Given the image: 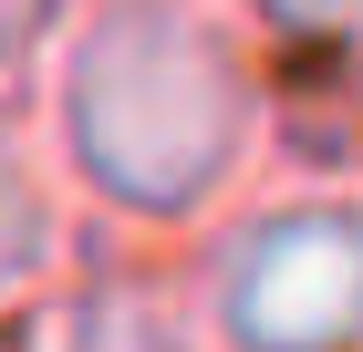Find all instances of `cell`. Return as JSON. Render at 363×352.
<instances>
[{"label":"cell","mask_w":363,"mask_h":352,"mask_svg":"<svg viewBox=\"0 0 363 352\" xmlns=\"http://www.w3.org/2000/svg\"><path fill=\"white\" fill-rule=\"evenodd\" d=\"M259 11H280L291 31H363V0H259Z\"/></svg>","instance_id":"4"},{"label":"cell","mask_w":363,"mask_h":352,"mask_svg":"<svg viewBox=\"0 0 363 352\" xmlns=\"http://www.w3.org/2000/svg\"><path fill=\"white\" fill-rule=\"evenodd\" d=\"M42 259H52V208H42V187H31V166L0 145V290H21Z\"/></svg>","instance_id":"3"},{"label":"cell","mask_w":363,"mask_h":352,"mask_svg":"<svg viewBox=\"0 0 363 352\" xmlns=\"http://www.w3.org/2000/svg\"><path fill=\"white\" fill-rule=\"evenodd\" d=\"M218 322L239 352H353L363 342V208L301 197L239 228L218 270Z\"/></svg>","instance_id":"2"},{"label":"cell","mask_w":363,"mask_h":352,"mask_svg":"<svg viewBox=\"0 0 363 352\" xmlns=\"http://www.w3.org/2000/svg\"><path fill=\"white\" fill-rule=\"evenodd\" d=\"M62 125L73 156L125 208H197L239 156V83L218 42L156 0H125L73 42L62 73Z\"/></svg>","instance_id":"1"}]
</instances>
